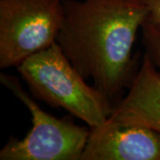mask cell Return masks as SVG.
I'll list each match as a JSON object with an SVG mask.
<instances>
[{
    "label": "cell",
    "instance_id": "6da1fadb",
    "mask_svg": "<svg viewBox=\"0 0 160 160\" xmlns=\"http://www.w3.org/2000/svg\"><path fill=\"white\" fill-rule=\"evenodd\" d=\"M57 43L71 64L113 105L140 68L133 46L149 11L139 0H62Z\"/></svg>",
    "mask_w": 160,
    "mask_h": 160
},
{
    "label": "cell",
    "instance_id": "7a4b0ae2",
    "mask_svg": "<svg viewBox=\"0 0 160 160\" xmlns=\"http://www.w3.org/2000/svg\"><path fill=\"white\" fill-rule=\"evenodd\" d=\"M17 68L32 97L53 109H63L90 128L109 119L114 105L86 80L65 56L57 43L30 56Z\"/></svg>",
    "mask_w": 160,
    "mask_h": 160
},
{
    "label": "cell",
    "instance_id": "3957f363",
    "mask_svg": "<svg viewBox=\"0 0 160 160\" xmlns=\"http://www.w3.org/2000/svg\"><path fill=\"white\" fill-rule=\"evenodd\" d=\"M0 82L29 109L32 127L20 140L12 135L0 150V160H80L90 127L76 124L72 115L58 118L46 112L16 77L0 74Z\"/></svg>",
    "mask_w": 160,
    "mask_h": 160
},
{
    "label": "cell",
    "instance_id": "277c9868",
    "mask_svg": "<svg viewBox=\"0 0 160 160\" xmlns=\"http://www.w3.org/2000/svg\"><path fill=\"white\" fill-rule=\"evenodd\" d=\"M63 18L62 0H0V69L56 43Z\"/></svg>",
    "mask_w": 160,
    "mask_h": 160
},
{
    "label": "cell",
    "instance_id": "5b68a950",
    "mask_svg": "<svg viewBox=\"0 0 160 160\" xmlns=\"http://www.w3.org/2000/svg\"><path fill=\"white\" fill-rule=\"evenodd\" d=\"M80 160H160V132L109 118L90 128Z\"/></svg>",
    "mask_w": 160,
    "mask_h": 160
},
{
    "label": "cell",
    "instance_id": "8992f818",
    "mask_svg": "<svg viewBox=\"0 0 160 160\" xmlns=\"http://www.w3.org/2000/svg\"><path fill=\"white\" fill-rule=\"evenodd\" d=\"M109 118L160 132V73L146 52L127 93L115 105Z\"/></svg>",
    "mask_w": 160,
    "mask_h": 160
},
{
    "label": "cell",
    "instance_id": "52a82bcc",
    "mask_svg": "<svg viewBox=\"0 0 160 160\" xmlns=\"http://www.w3.org/2000/svg\"><path fill=\"white\" fill-rule=\"evenodd\" d=\"M142 42L145 52L160 73V29L148 22L143 23L142 27Z\"/></svg>",
    "mask_w": 160,
    "mask_h": 160
},
{
    "label": "cell",
    "instance_id": "ba28073f",
    "mask_svg": "<svg viewBox=\"0 0 160 160\" xmlns=\"http://www.w3.org/2000/svg\"><path fill=\"white\" fill-rule=\"evenodd\" d=\"M147 7L149 13L145 22L160 29V0H139Z\"/></svg>",
    "mask_w": 160,
    "mask_h": 160
}]
</instances>
